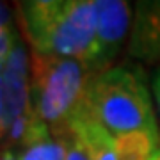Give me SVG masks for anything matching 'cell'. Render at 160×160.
<instances>
[{"mask_svg":"<svg viewBox=\"0 0 160 160\" xmlns=\"http://www.w3.org/2000/svg\"><path fill=\"white\" fill-rule=\"evenodd\" d=\"M151 96L139 64H116L89 80L82 109L114 139L141 132L160 141Z\"/></svg>","mask_w":160,"mask_h":160,"instance_id":"1","label":"cell"},{"mask_svg":"<svg viewBox=\"0 0 160 160\" xmlns=\"http://www.w3.org/2000/svg\"><path fill=\"white\" fill-rule=\"evenodd\" d=\"M64 142H66V160H91L86 146L80 142L73 133L66 135Z\"/></svg>","mask_w":160,"mask_h":160,"instance_id":"11","label":"cell"},{"mask_svg":"<svg viewBox=\"0 0 160 160\" xmlns=\"http://www.w3.org/2000/svg\"><path fill=\"white\" fill-rule=\"evenodd\" d=\"M2 89H4V98H6L7 126L12 119L32 112L29 57L22 41H18L14 45L7 62L2 66Z\"/></svg>","mask_w":160,"mask_h":160,"instance_id":"6","label":"cell"},{"mask_svg":"<svg viewBox=\"0 0 160 160\" xmlns=\"http://www.w3.org/2000/svg\"><path fill=\"white\" fill-rule=\"evenodd\" d=\"M151 94L155 100V107H157V114L160 118V66L155 69L153 78H151Z\"/></svg>","mask_w":160,"mask_h":160,"instance_id":"12","label":"cell"},{"mask_svg":"<svg viewBox=\"0 0 160 160\" xmlns=\"http://www.w3.org/2000/svg\"><path fill=\"white\" fill-rule=\"evenodd\" d=\"M128 55L139 62L160 64V0L135 4Z\"/></svg>","mask_w":160,"mask_h":160,"instance_id":"5","label":"cell"},{"mask_svg":"<svg viewBox=\"0 0 160 160\" xmlns=\"http://www.w3.org/2000/svg\"><path fill=\"white\" fill-rule=\"evenodd\" d=\"M98 27L92 55L87 62L91 75L102 73L116 66L119 52L123 50L128 32H132V7L123 0H96Z\"/></svg>","mask_w":160,"mask_h":160,"instance_id":"4","label":"cell"},{"mask_svg":"<svg viewBox=\"0 0 160 160\" xmlns=\"http://www.w3.org/2000/svg\"><path fill=\"white\" fill-rule=\"evenodd\" d=\"M69 132L86 146L91 160H119L116 153L114 137L92 118H89L84 109H80L75 116Z\"/></svg>","mask_w":160,"mask_h":160,"instance_id":"7","label":"cell"},{"mask_svg":"<svg viewBox=\"0 0 160 160\" xmlns=\"http://www.w3.org/2000/svg\"><path fill=\"white\" fill-rule=\"evenodd\" d=\"M16 14L32 52L77 59L87 68L96 39V0H29L18 4Z\"/></svg>","mask_w":160,"mask_h":160,"instance_id":"2","label":"cell"},{"mask_svg":"<svg viewBox=\"0 0 160 160\" xmlns=\"http://www.w3.org/2000/svg\"><path fill=\"white\" fill-rule=\"evenodd\" d=\"M116 153L119 160H149L158 149L160 141L148 133H126L114 139Z\"/></svg>","mask_w":160,"mask_h":160,"instance_id":"8","label":"cell"},{"mask_svg":"<svg viewBox=\"0 0 160 160\" xmlns=\"http://www.w3.org/2000/svg\"><path fill=\"white\" fill-rule=\"evenodd\" d=\"M149 160H160V146H158V149L151 155V158H149Z\"/></svg>","mask_w":160,"mask_h":160,"instance_id":"16","label":"cell"},{"mask_svg":"<svg viewBox=\"0 0 160 160\" xmlns=\"http://www.w3.org/2000/svg\"><path fill=\"white\" fill-rule=\"evenodd\" d=\"M91 78V71L77 59L32 52L30 105L55 139L71 133V123L82 109Z\"/></svg>","mask_w":160,"mask_h":160,"instance_id":"3","label":"cell"},{"mask_svg":"<svg viewBox=\"0 0 160 160\" xmlns=\"http://www.w3.org/2000/svg\"><path fill=\"white\" fill-rule=\"evenodd\" d=\"M7 133V116H6V98H4V89L0 86V141L6 139Z\"/></svg>","mask_w":160,"mask_h":160,"instance_id":"13","label":"cell"},{"mask_svg":"<svg viewBox=\"0 0 160 160\" xmlns=\"http://www.w3.org/2000/svg\"><path fill=\"white\" fill-rule=\"evenodd\" d=\"M9 25H12V23H11V12H9V7H7L6 4H2V2H0V30L6 29V27H9Z\"/></svg>","mask_w":160,"mask_h":160,"instance_id":"14","label":"cell"},{"mask_svg":"<svg viewBox=\"0 0 160 160\" xmlns=\"http://www.w3.org/2000/svg\"><path fill=\"white\" fill-rule=\"evenodd\" d=\"M16 43H18V36L12 25L0 30V68L7 62V59H9Z\"/></svg>","mask_w":160,"mask_h":160,"instance_id":"10","label":"cell"},{"mask_svg":"<svg viewBox=\"0 0 160 160\" xmlns=\"http://www.w3.org/2000/svg\"><path fill=\"white\" fill-rule=\"evenodd\" d=\"M18 160H66V142L64 139L48 135L16 151Z\"/></svg>","mask_w":160,"mask_h":160,"instance_id":"9","label":"cell"},{"mask_svg":"<svg viewBox=\"0 0 160 160\" xmlns=\"http://www.w3.org/2000/svg\"><path fill=\"white\" fill-rule=\"evenodd\" d=\"M0 160H18V153L11 148L0 149Z\"/></svg>","mask_w":160,"mask_h":160,"instance_id":"15","label":"cell"}]
</instances>
